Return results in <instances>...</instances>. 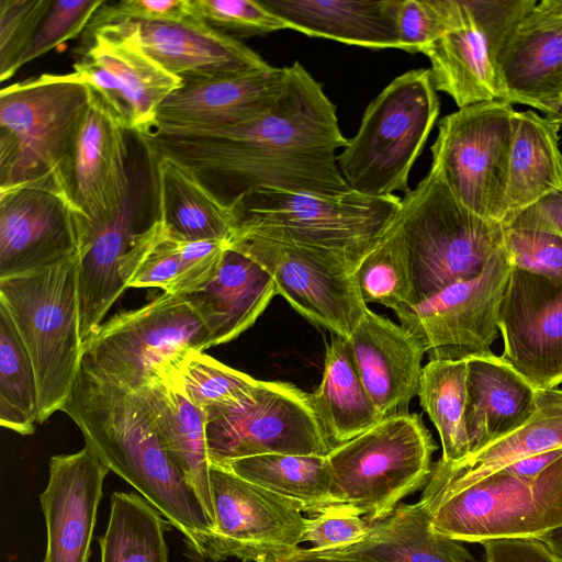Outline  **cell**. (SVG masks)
<instances>
[{"mask_svg":"<svg viewBox=\"0 0 562 562\" xmlns=\"http://www.w3.org/2000/svg\"><path fill=\"white\" fill-rule=\"evenodd\" d=\"M86 221L59 175L0 188V279L78 256Z\"/></svg>","mask_w":562,"mask_h":562,"instance_id":"cell-16","label":"cell"},{"mask_svg":"<svg viewBox=\"0 0 562 562\" xmlns=\"http://www.w3.org/2000/svg\"><path fill=\"white\" fill-rule=\"evenodd\" d=\"M310 395L333 448L384 417L361 381L347 339L340 336L334 335L327 346L323 379Z\"/></svg>","mask_w":562,"mask_h":562,"instance_id":"cell-34","label":"cell"},{"mask_svg":"<svg viewBox=\"0 0 562 562\" xmlns=\"http://www.w3.org/2000/svg\"><path fill=\"white\" fill-rule=\"evenodd\" d=\"M0 305L8 311L32 360L42 424L67 403L81 366L78 256L0 279Z\"/></svg>","mask_w":562,"mask_h":562,"instance_id":"cell-4","label":"cell"},{"mask_svg":"<svg viewBox=\"0 0 562 562\" xmlns=\"http://www.w3.org/2000/svg\"><path fill=\"white\" fill-rule=\"evenodd\" d=\"M560 128L558 122L532 110L515 111L504 226L525 209L562 189Z\"/></svg>","mask_w":562,"mask_h":562,"instance_id":"cell-33","label":"cell"},{"mask_svg":"<svg viewBox=\"0 0 562 562\" xmlns=\"http://www.w3.org/2000/svg\"><path fill=\"white\" fill-rule=\"evenodd\" d=\"M192 0H122L105 1L86 31L123 21L191 23L201 21Z\"/></svg>","mask_w":562,"mask_h":562,"instance_id":"cell-48","label":"cell"},{"mask_svg":"<svg viewBox=\"0 0 562 562\" xmlns=\"http://www.w3.org/2000/svg\"><path fill=\"white\" fill-rule=\"evenodd\" d=\"M213 464L267 454L327 456L333 446L311 395L288 382L260 381L254 398L207 416Z\"/></svg>","mask_w":562,"mask_h":562,"instance_id":"cell-14","label":"cell"},{"mask_svg":"<svg viewBox=\"0 0 562 562\" xmlns=\"http://www.w3.org/2000/svg\"><path fill=\"white\" fill-rule=\"evenodd\" d=\"M173 460L201 499L214 529L207 416L168 378L137 392Z\"/></svg>","mask_w":562,"mask_h":562,"instance_id":"cell-32","label":"cell"},{"mask_svg":"<svg viewBox=\"0 0 562 562\" xmlns=\"http://www.w3.org/2000/svg\"><path fill=\"white\" fill-rule=\"evenodd\" d=\"M308 550L324 557L370 562H477L462 541L431 529L430 510L420 501L400 503L390 515L371 522L357 542L323 551Z\"/></svg>","mask_w":562,"mask_h":562,"instance_id":"cell-29","label":"cell"},{"mask_svg":"<svg viewBox=\"0 0 562 562\" xmlns=\"http://www.w3.org/2000/svg\"><path fill=\"white\" fill-rule=\"evenodd\" d=\"M277 294L271 276L248 256L228 248L216 274L182 294L205 325L212 347L248 329Z\"/></svg>","mask_w":562,"mask_h":562,"instance_id":"cell-28","label":"cell"},{"mask_svg":"<svg viewBox=\"0 0 562 562\" xmlns=\"http://www.w3.org/2000/svg\"><path fill=\"white\" fill-rule=\"evenodd\" d=\"M562 458V448L540 452L518 460L503 469L525 479H533Z\"/></svg>","mask_w":562,"mask_h":562,"instance_id":"cell-52","label":"cell"},{"mask_svg":"<svg viewBox=\"0 0 562 562\" xmlns=\"http://www.w3.org/2000/svg\"><path fill=\"white\" fill-rule=\"evenodd\" d=\"M52 0H0V80L20 68Z\"/></svg>","mask_w":562,"mask_h":562,"instance_id":"cell-43","label":"cell"},{"mask_svg":"<svg viewBox=\"0 0 562 562\" xmlns=\"http://www.w3.org/2000/svg\"><path fill=\"white\" fill-rule=\"evenodd\" d=\"M270 562H370L358 559H344V558H331L315 554L308 549L299 548L291 554L274 559Z\"/></svg>","mask_w":562,"mask_h":562,"instance_id":"cell-53","label":"cell"},{"mask_svg":"<svg viewBox=\"0 0 562 562\" xmlns=\"http://www.w3.org/2000/svg\"><path fill=\"white\" fill-rule=\"evenodd\" d=\"M214 529L205 559L270 562L291 554L303 542L301 507L225 467H211Z\"/></svg>","mask_w":562,"mask_h":562,"instance_id":"cell-17","label":"cell"},{"mask_svg":"<svg viewBox=\"0 0 562 562\" xmlns=\"http://www.w3.org/2000/svg\"><path fill=\"white\" fill-rule=\"evenodd\" d=\"M366 304L378 303L394 310L413 305L408 254L398 215L379 244L355 271Z\"/></svg>","mask_w":562,"mask_h":562,"instance_id":"cell-40","label":"cell"},{"mask_svg":"<svg viewBox=\"0 0 562 562\" xmlns=\"http://www.w3.org/2000/svg\"><path fill=\"white\" fill-rule=\"evenodd\" d=\"M92 92L76 72L43 74L1 89L0 188L53 173L64 178Z\"/></svg>","mask_w":562,"mask_h":562,"instance_id":"cell-7","label":"cell"},{"mask_svg":"<svg viewBox=\"0 0 562 562\" xmlns=\"http://www.w3.org/2000/svg\"><path fill=\"white\" fill-rule=\"evenodd\" d=\"M165 378L206 416L251 401L260 385L259 380L196 350L187 352Z\"/></svg>","mask_w":562,"mask_h":562,"instance_id":"cell-39","label":"cell"},{"mask_svg":"<svg viewBox=\"0 0 562 562\" xmlns=\"http://www.w3.org/2000/svg\"><path fill=\"white\" fill-rule=\"evenodd\" d=\"M394 23L398 48L423 54L445 29L442 0H395Z\"/></svg>","mask_w":562,"mask_h":562,"instance_id":"cell-47","label":"cell"},{"mask_svg":"<svg viewBox=\"0 0 562 562\" xmlns=\"http://www.w3.org/2000/svg\"><path fill=\"white\" fill-rule=\"evenodd\" d=\"M502 101L538 109L562 93V0H541L509 34L499 60Z\"/></svg>","mask_w":562,"mask_h":562,"instance_id":"cell-24","label":"cell"},{"mask_svg":"<svg viewBox=\"0 0 562 562\" xmlns=\"http://www.w3.org/2000/svg\"><path fill=\"white\" fill-rule=\"evenodd\" d=\"M398 223L408 254L413 305L479 276L504 241L502 223L461 205L431 172L402 199Z\"/></svg>","mask_w":562,"mask_h":562,"instance_id":"cell-6","label":"cell"},{"mask_svg":"<svg viewBox=\"0 0 562 562\" xmlns=\"http://www.w3.org/2000/svg\"><path fill=\"white\" fill-rule=\"evenodd\" d=\"M290 30L367 48H398L395 0H261Z\"/></svg>","mask_w":562,"mask_h":562,"instance_id":"cell-30","label":"cell"},{"mask_svg":"<svg viewBox=\"0 0 562 562\" xmlns=\"http://www.w3.org/2000/svg\"><path fill=\"white\" fill-rule=\"evenodd\" d=\"M346 339L361 381L382 415L407 411L418 395L425 353L415 338L368 307Z\"/></svg>","mask_w":562,"mask_h":562,"instance_id":"cell-25","label":"cell"},{"mask_svg":"<svg viewBox=\"0 0 562 562\" xmlns=\"http://www.w3.org/2000/svg\"><path fill=\"white\" fill-rule=\"evenodd\" d=\"M562 525V458L533 479L505 469L449 495L430 512L431 529L465 542L541 539Z\"/></svg>","mask_w":562,"mask_h":562,"instance_id":"cell-10","label":"cell"},{"mask_svg":"<svg viewBox=\"0 0 562 562\" xmlns=\"http://www.w3.org/2000/svg\"><path fill=\"white\" fill-rule=\"evenodd\" d=\"M369 527L370 522L357 508L335 503L305 517L303 542H311L317 551L349 546L362 539Z\"/></svg>","mask_w":562,"mask_h":562,"instance_id":"cell-46","label":"cell"},{"mask_svg":"<svg viewBox=\"0 0 562 562\" xmlns=\"http://www.w3.org/2000/svg\"><path fill=\"white\" fill-rule=\"evenodd\" d=\"M445 29L424 50L437 91L458 108L502 100L499 60L517 22L537 0H442Z\"/></svg>","mask_w":562,"mask_h":562,"instance_id":"cell-12","label":"cell"},{"mask_svg":"<svg viewBox=\"0 0 562 562\" xmlns=\"http://www.w3.org/2000/svg\"><path fill=\"white\" fill-rule=\"evenodd\" d=\"M401 207L397 195L371 196L355 190L324 195L260 188L233 205L234 235L326 250L358 267L387 233Z\"/></svg>","mask_w":562,"mask_h":562,"instance_id":"cell-3","label":"cell"},{"mask_svg":"<svg viewBox=\"0 0 562 562\" xmlns=\"http://www.w3.org/2000/svg\"><path fill=\"white\" fill-rule=\"evenodd\" d=\"M537 409L520 428L456 463L438 461L420 502L432 507L449 495L524 458L562 448V390H538Z\"/></svg>","mask_w":562,"mask_h":562,"instance_id":"cell-26","label":"cell"},{"mask_svg":"<svg viewBox=\"0 0 562 562\" xmlns=\"http://www.w3.org/2000/svg\"><path fill=\"white\" fill-rule=\"evenodd\" d=\"M104 2V0L53 1L21 60V66L86 31Z\"/></svg>","mask_w":562,"mask_h":562,"instance_id":"cell-45","label":"cell"},{"mask_svg":"<svg viewBox=\"0 0 562 562\" xmlns=\"http://www.w3.org/2000/svg\"><path fill=\"white\" fill-rule=\"evenodd\" d=\"M180 270V238L154 217L123 257L120 274L126 289L159 288L164 293L176 294Z\"/></svg>","mask_w":562,"mask_h":562,"instance_id":"cell-41","label":"cell"},{"mask_svg":"<svg viewBox=\"0 0 562 562\" xmlns=\"http://www.w3.org/2000/svg\"><path fill=\"white\" fill-rule=\"evenodd\" d=\"M515 110L480 102L443 116L431 145L434 173L474 214L503 222Z\"/></svg>","mask_w":562,"mask_h":562,"instance_id":"cell-11","label":"cell"},{"mask_svg":"<svg viewBox=\"0 0 562 562\" xmlns=\"http://www.w3.org/2000/svg\"><path fill=\"white\" fill-rule=\"evenodd\" d=\"M537 110L562 126V93L543 102Z\"/></svg>","mask_w":562,"mask_h":562,"instance_id":"cell-54","label":"cell"},{"mask_svg":"<svg viewBox=\"0 0 562 562\" xmlns=\"http://www.w3.org/2000/svg\"><path fill=\"white\" fill-rule=\"evenodd\" d=\"M209 331L183 295L162 293L104 322L85 344L81 367L131 392L165 378L190 350L211 348Z\"/></svg>","mask_w":562,"mask_h":562,"instance_id":"cell-9","label":"cell"},{"mask_svg":"<svg viewBox=\"0 0 562 562\" xmlns=\"http://www.w3.org/2000/svg\"><path fill=\"white\" fill-rule=\"evenodd\" d=\"M228 245L258 262L302 316L336 336L347 338L368 310L357 267L341 256L251 235L235 234Z\"/></svg>","mask_w":562,"mask_h":562,"instance_id":"cell-13","label":"cell"},{"mask_svg":"<svg viewBox=\"0 0 562 562\" xmlns=\"http://www.w3.org/2000/svg\"><path fill=\"white\" fill-rule=\"evenodd\" d=\"M503 246L512 267L548 278H562V237L558 234L504 226Z\"/></svg>","mask_w":562,"mask_h":562,"instance_id":"cell-44","label":"cell"},{"mask_svg":"<svg viewBox=\"0 0 562 562\" xmlns=\"http://www.w3.org/2000/svg\"><path fill=\"white\" fill-rule=\"evenodd\" d=\"M192 3L206 24L236 40L290 30L261 0H192Z\"/></svg>","mask_w":562,"mask_h":562,"instance_id":"cell-42","label":"cell"},{"mask_svg":"<svg viewBox=\"0 0 562 562\" xmlns=\"http://www.w3.org/2000/svg\"><path fill=\"white\" fill-rule=\"evenodd\" d=\"M148 157L156 195L154 217L182 240L229 241L236 229L234 209L183 165L166 156Z\"/></svg>","mask_w":562,"mask_h":562,"instance_id":"cell-31","label":"cell"},{"mask_svg":"<svg viewBox=\"0 0 562 562\" xmlns=\"http://www.w3.org/2000/svg\"><path fill=\"white\" fill-rule=\"evenodd\" d=\"M38 416V387L32 360L8 311L0 305V425L20 435H31Z\"/></svg>","mask_w":562,"mask_h":562,"instance_id":"cell-38","label":"cell"},{"mask_svg":"<svg viewBox=\"0 0 562 562\" xmlns=\"http://www.w3.org/2000/svg\"><path fill=\"white\" fill-rule=\"evenodd\" d=\"M288 67L183 82L160 104L155 127H229L267 113L281 94Z\"/></svg>","mask_w":562,"mask_h":562,"instance_id":"cell-22","label":"cell"},{"mask_svg":"<svg viewBox=\"0 0 562 562\" xmlns=\"http://www.w3.org/2000/svg\"><path fill=\"white\" fill-rule=\"evenodd\" d=\"M465 360L464 425L471 454L524 426L537 409L538 390L494 353Z\"/></svg>","mask_w":562,"mask_h":562,"instance_id":"cell-27","label":"cell"},{"mask_svg":"<svg viewBox=\"0 0 562 562\" xmlns=\"http://www.w3.org/2000/svg\"><path fill=\"white\" fill-rule=\"evenodd\" d=\"M222 467L313 513L335 504L327 456L267 453L229 461Z\"/></svg>","mask_w":562,"mask_h":562,"instance_id":"cell-35","label":"cell"},{"mask_svg":"<svg viewBox=\"0 0 562 562\" xmlns=\"http://www.w3.org/2000/svg\"><path fill=\"white\" fill-rule=\"evenodd\" d=\"M169 525L144 497L114 492L108 527L99 537L101 562H168Z\"/></svg>","mask_w":562,"mask_h":562,"instance_id":"cell-36","label":"cell"},{"mask_svg":"<svg viewBox=\"0 0 562 562\" xmlns=\"http://www.w3.org/2000/svg\"><path fill=\"white\" fill-rule=\"evenodd\" d=\"M418 396L438 430L440 461L456 463L464 459L470 453L464 425L467 360L430 359L423 367Z\"/></svg>","mask_w":562,"mask_h":562,"instance_id":"cell-37","label":"cell"},{"mask_svg":"<svg viewBox=\"0 0 562 562\" xmlns=\"http://www.w3.org/2000/svg\"><path fill=\"white\" fill-rule=\"evenodd\" d=\"M437 446L420 415L398 412L327 454L335 503L357 508L371 524L425 486Z\"/></svg>","mask_w":562,"mask_h":562,"instance_id":"cell-8","label":"cell"},{"mask_svg":"<svg viewBox=\"0 0 562 562\" xmlns=\"http://www.w3.org/2000/svg\"><path fill=\"white\" fill-rule=\"evenodd\" d=\"M542 541L557 557L562 559V525L543 536Z\"/></svg>","mask_w":562,"mask_h":562,"instance_id":"cell-55","label":"cell"},{"mask_svg":"<svg viewBox=\"0 0 562 562\" xmlns=\"http://www.w3.org/2000/svg\"><path fill=\"white\" fill-rule=\"evenodd\" d=\"M86 32L88 45L74 72L99 93L127 131L148 134L156 126L158 108L182 81L148 56L121 25Z\"/></svg>","mask_w":562,"mask_h":562,"instance_id":"cell-18","label":"cell"},{"mask_svg":"<svg viewBox=\"0 0 562 562\" xmlns=\"http://www.w3.org/2000/svg\"><path fill=\"white\" fill-rule=\"evenodd\" d=\"M228 248L226 240L180 239L181 270L176 294H188L205 285L216 274Z\"/></svg>","mask_w":562,"mask_h":562,"instance_id":"cell-49","label":"cell"},{"mask_svg":"<svg viewBox=\"0 0 562 562\" xmlns=\"http://www.w3.org/2000/svg\"><path fill=\"white\" fill-rule=\"evenodd\" d=\"M110 469L87 446L49 459L40 495L47 546L44 562H89L97 514Z\"/></svg>","mask_w":562,"mask_h":562,"instance_id":"cell-21","label":"cell"},{"mask_svg":"<svg viewBox=\"0 0 562 562\" xmlns=\"http://www.w3.org/2000/svg\"><path fill=\"white\" fill-rule=\"evenodd\" d=\"M61 411L76 423L86 446L103 464L178 529L195 557L205 560L212 522L139 394L101 380L80 366Z\"/></svg>","mask_w":562,"mask_h":562,"instance_id":"cell-2","label":"cell"},{"mask_svg":"<svg viewBox=\"0 0 562 562\" xmlns=\"http://www.w3.org/2000/svg\"><path fill=\"white\" fill-rule=\"evenodd\" d=\"M510 271L512 265L502 246L479 276L452 283L416 305L397 308L401 326L430 359L491 356Z\"/></svg>","mask_w":562,"mask_h":562,"instance_id":"cell-15","label":"cell"},{"mask_svg":"<svg viewBox=\"0 0 562 562\" xmlns=\"http://www.w3.org/2000/svg\"><path fill=\"white\" fill-rule=\"evenodd\" d=\"M144 52L182 83L269 68L259 54L203 20L117 22Z\"/></svg>","mask_w":562,"mask_h":562,"instance_id":"cell-23","label":"cell"},{"mask_svg":"<svg viewBox=\"0 0 562 562\" xmlns=\"http://www.w3.org/2000/svg\"><path fill=\"white\" fill-rule=\"evenodd\" d=\"M501 358L536 390L562 384V278L512 267L498 311Z\"/></svg>","mask_w":562,"mask_h":562,"instance_id":"cell-19","label":"cell"},{"mask_svg":"<svg viewBox=\"0 0 562 562\" xmlns=\"http://www.w3.org/2000/svg\"><path fill=\"white\" fill-rule=\"evenodd\" d=\"M505 227L537 228L562 237V189L525 209Z\"/></svg>","mask_w":562,"mask_h":562,"instance_id":"cell-51","label":"cell"},{"mask_svg":"<svg viewBox=\"0 0 562 562\" xmlns=\"http://www.w3.org/2000/svg\"><path fill=\"white\" fill-rule=\"evenodd\" d=\"M148 155L190 169L223 203L271 188L336 195L351 189L336 150L348 145L336 106L299 63L288 66L273 106L250 122L217 128L155 127L138 136Z\"/></svg>","mask_w":562,"mask_h":562,"instance_id":"cell-1","label":"cell"},{"mask_svg":"<svg viewBox=\"0 0 562 562\" xmlns=\"http://www.w3.org/2000/svg\"><path fill=\"white\" fill-rule=\"evenodd\" d=\"M439 112L430 69H412L394 78L369 103L358 132L337 155L349 188L371 196L407 194L411 169Z\"/></svg>","mask_w":562,"mask_h":562,"instance_id":"cell-5","label":"cell"},{"mask_svg":"<svg viewBox=\"0 0 562 562\" xmlns=\"http://www.w3.org/2000/svg\"><path fill=\"white\" fill-rule=\"evenodd\" d=\"M481 544L486 562H562L538 539H496Z\"/></svg>","mask_w":562,"mask_h":562,"instance_id":"cell-50","label":"cell"},{"mask_svg":"<svg viewBox=\"0 0 562 562\" xmlns=\"http://www.w3.org/2000/svg\"><path fill=\"white\" fill-rule=\"evenodd\" d=\"M92 90L64 167V179L89 226L99 227L122 211L132 186L127 170V128Z\"/></svg>","mask_w":562,"mask_h":562,"instance_id":"cell-20","label":"cell"}]
</instances>
